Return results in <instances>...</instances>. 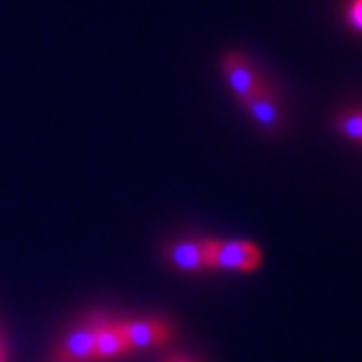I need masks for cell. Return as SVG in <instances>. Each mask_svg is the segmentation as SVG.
<instances>
[{"label":"cell","instance_id":"cell-5","mask_svg":"<svg viewBox=\"0 0 362 362\" xmlns=\"http://www.w3.org/2000/svg\"><path fill=\"white\" fill-rule=\"evenodd\" d=\"M168 260L181 271H201L208 269V240L205 243H177L166 251Z\"/></svg>","mask_w":362,"mask_h":362},{"label":"cell","instance_id":"cell-1","mask_svg":"<svg viewBox=\"0 0 362 362\" xmlns=\"http://www.w3.org/2000/svg\"><path fill=\"white\" fill-rule=\"evenodd\" d=\"M103 323V317H88L79 325H74L55 349L57 362H90L94 360L96 332Z\"/></svg>","mask_w":362,"mask_h":362},{"label":"cell","instance_id":"cell-3","mask_svg":"<svg viewBox=\"0 0 362 362\" xmlns=\"http://www.w3.org/2000/svg\"><path fill=\"white\" fill-rule=\"evenodd\" d=\"M223 72H225V79L240 100L251 98L253 94L262 92L264 83L260 79V74L255 72V68L240 55V53H229L223 57Z\"/></svg>","mask_w":362,"mask_h":362},{"label":"cell","instance_id":"cell-10","mask_svg":"<svg viewBox=\"0 0 362 362\" xmlns=\"http://www.w3.org/2000/svg\"><path fill=\"white\" fill-rule=\"evenodd\" d=\"M166 362H190V360H186V358H179V356H175V358H168Z\"/></svg>","mask_w":362,"mask_h":362},{"label":"cell","instance_id":"cell-8","mask_svg":"<svg viewBox=\"0 0 362 362\" xmlns=\"http://www.w3.org/2000/svg\"><path fill=\"white\" fill-rule=\"evenodd\" d=\"M339 129L351 140H362V114H349L341 118Z\"/></svg>","mask_w":362,"mask_h":362},{"label":"cell","instance_id":"cell-4","mask_svg":"<svg viewBox=\"0 0 362 362\" xmlns=\"http://www.w3.org/2000/svg\"><path fill=\"white\" fill-rule=\"evenodd\" d=\"M122 336L129 349H140V347H153L162 345L168 339V325L160 319H146V321H129L120 323Z\"/></svg>","mask_w":362,"mask_h":362},{"label":"cell","instance_id":"cell-9","mask_svg":"<svg viewBox=\"0 0 362 362\" xmlns=\"http://www.w3.org/2000/svg\"><path fill=\"white\" fill-rule=\"evenodd\" d=\"M347 20H349V24L356 31H362V0H356V3L351 5V9L347 13Z\"/></svg>","mask_w":362,"mask_h":362},{"label":"cell","instance_id":"cell-2","mask_svg":"<svg viewBox=\"0 0 362 362\" xmlns=\"http://www.w3.org/2000/svg\"><path fill=\"white\" fill-rule=\"evenodd\" d=\"M260 264V251L255 245L245 240H227L216 243L208 240V267L251 271Z\"/></svg>","mask_w":362,"mask_h":362},{"label":"cell","instance_id":"cell-11","mask_svg":"<svg viewBox=\"0 0 362 362\" xmlns=\"http://www.w3.org/2000/svg\"><path fill=\"white\" fill-rule=\"evenodd\" d=\"M0 362H3V351H0Z\"/></svg>","mask_w":362,"mask_h":362},{"label":"cell","instance_id":"cell-6","mask_svg":"<svg viewBox=\"0 0 362 362\" xmlns=\"http://www.w3.org/2000/svg\"><path fill=\"white\" fill-rule=\"evenodd\" d=\"M129 351L124 336H122V325L112 323L103 319L98 332H96V343H94V360H110L118 354Z\"/></svg>","mask_w":362,"mask_h":362},{"label":"cell","instance_id":"cell-7","mask_svg":"<svg viewBox=\"0 0 362 362\" xmlns=\"http://www.w3.org/2000/svg\"><path fill=\"white\" fill-rule=\"evenodd\" d=\"M243 105L247 107V112L251 114V118L260 124L267 132H275L279 127V107L277 100L269 94V90L264 88L262 92L253 94L251 98L243 100Z\"/></svg>","mask_w":362,"mask_h":362}]
</instances>
